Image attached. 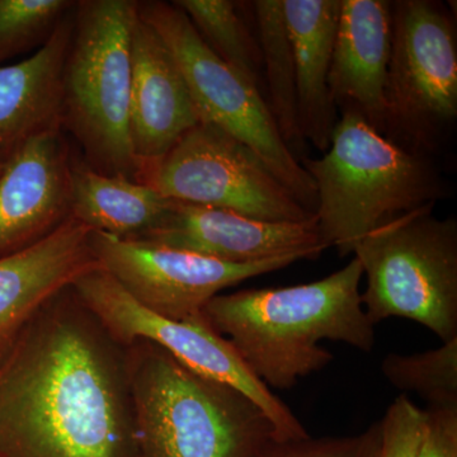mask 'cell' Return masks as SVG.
I'll use <instances>...</instances> for the list:
<instances>
[{
	"label": "cell",
	"mask_w": 457,
	"mask_h": 457,
	"mask_svg": "<svg viewBox=\"0 0 457 457\" xmlns=\"http://www.w3.org/2000/svg\"><path fill=\"white\" fill-rule=\"evenodd\" d=\"M0 457H139L125 347L73 286L0 359Z\"/></svg>",
	"instance_id": "cell-1"
},
{
	"label": "cell",
	"mask_w": 457,
	"mask_h": 457,
	"mask_svg": "<svg viewBox=\"0 0 457 457\" xmlns=\"http://www.w3.org/2000/svg\"><path fill=\"white\" fill-rule=\"evenodd\" d=\"M362 278L353 257L312 284L216 295L203 312L255 378L269 389H291L335 359L319 345L323 339L374 350L375 326L361 300Z\"/></svg>",
	"instance_id": "cell-2"
},
{
	"label": "cell",
	"mask_w": 457,
	"mask_h": 457,
	"mask_svg": "<svg viewBox=\"0 0 457 457\" xmlns=\"http://www.w3.org/2000/svg\"><path fill=\"white\" fill-rule=\"evenodd\" d=\"M139 457H263L276 441L239 390L192 371L154 343L125 347Z\"/></svg>",
	"instance_id": "cell-3"
},
{
	"label": "cell",
	"mask_w": 457,
	"mask_h": 457,
	"mask_svg": "<svg viewBox=\"0 0 457 457\" xmlns=\"http://www.w3.org/2000/svg\"><path fill=\"white\" fill-rule=\"evenodd\" d=\"M299 162L317 187L321 242L339 257L381 225L451 196L433 159L396 145L359 114L342 113L324 155Z\"/></svg>",
	"instance_id": "cell-4"
},
{
	"label": "cell",
	"mask_w": 457,
	"mask_h": 457,
	"mask_svg": "<svg viewBox=\"0 0 457 457\" xmlns=\"http://www.w3.org/2000/svg\"><path fill=\"white\" fill-rule=\"evenodd\" d=\"M137 0L75 2L62 71V128L83 147L93 170L137 180L129 132L131 35Z\"/></svg>",
	"instance_id": "cell-5"
},
{
	"label": "cell",
	"mask_w": 457,
	"mask_h": 457,
	"mask_svg": "<svg viewBox=\"0 0 457 457\" xmlns=\"http://www.w3.org/2000/svg\"><path fill=\"white\" fill-rule=\"evenodd\" d=\"M427 204L381 225L354 246L366 278L361 300L374 326L416 321L442 342L457 338V220Z\"/></svg>",
	"instance_id": "cell-6"
},
{
	"label": "cell",
	"mask_w": 457,
	"mask_h": 457,
	"mask_svg": "<svg viewBox=\"0 0 457 457\" xmlns=\"http://www.w3.org/2000/svg\"><path fill=\"white\" fill-rule=\"evenodd\" d=\"M384 137L416 154L435 158L457 121L456 27L435 0L392 2Z\"/></svg>",
	"instance_id": "cell-7"
},
{
	"label": "cell",
	"mask_w": 457,
	"mask_h": 457,
	"mask_svg": "<svg viewBox=\"0 0 457 457\" xmlns=\"http://www.w3.org/2000/svg\"><path fill=\"white\" fill-rule=\"evenodd\" d=\"M137 13L170 50L200 122L212 123L251 147L296 200L315 213L314 180L282 140L260 88L216 56L173 2H139Z\"/></svg>",
	"instance_id": "cell-8"
},
{
	"label": "cell",
	"mask_w": 457,
	"mask_h": 457,
	"mask_svg": "<svg viewBox=\"0 0 457 457\" xmlns=\"http://www.w3.org/2000/svg\"><path fill=\"white\" fill-rule=\"evenodd\" d=\"M137 180L170 200L228 210L255 220L303 222L314 218L257 153L212 123L198 122L167 154L141 165Z\"/></svg>",
	"instance_id": "cell-9"
},
{
	"label": "cell",
	"mask_w": 457,
	"mask_h": 457,
	"mask_svg": "<svg viewBox=\"0 0 457 457\" xmlns=\"http://www.w3.org/2000/svg\"><path fill=\"white\" fill-rule=\"evenodd\" d=\"M73 288L122 347L137 341L154 343L196 374L239 390L264 411L278 442L311 436L291 409L255 378L231 343L210 326L204 312L180 321L156 315L132 299L102 267L78 279Z\"/></svg>",
	"instance_id": "cell-10"
},
{
	"label": "cell",
	"mask_w": 457,
	"mask_h": 457,
	"mask_svg": "<svg viewBox=\"0 0 457 457\" xmlns=\"http://www.w3.org/2000/svg\"><path fill=\"white\" fill-rule=\"evenodd\" d=\"M90 245L102 269L147 311L171 320L203 314L216 295L295 262L312 260L294 253L255 263H227L144 239H120L92 231Z\"/></svg>",
	"instance_id": "cell-11"
},
{
	"label": "cell",
	"mask_w": 457,
	"mask_h": 457,
	"mask_svg": "<svg viewBox=\"0 0 457 457\" xmlns=\"http://www.w3.org/2000/svg\"><path fill=\"white\" fill-rule=\"evenodd\" d=\"M71 162L62 129L11 150L0 174V257L40 242L71 218Z\"/></svg>",
	"instance_id": "cell-12"
},
{
	"label": "cell",
	"mask_w": 457,
	"mask_h": 457,
	"mask_svg": "<svg viewBox=\"0 0 457 457\" xmlns=\"http://www.w3.org/2000/svg\"><path fill=\"white\" fill-rule=\"evenodd\" d=\"M140 239L227 263L246 264L294 253L326 251L317 220H255L228 210L174 201L163 221Z\"/></svg>",
	"instance_id": "cell-13"
},
{
	"label": "cell",
	"mask_w": 457,
	"mask_h": 457,
	"mask_svg": "<svg viewBox=\"0 0 457 457\" xmlns=\"http://www.w3.org/2000/svg\"><path fill=\"white\" fill-rule=\"evenodd\" d=\"M90 234L71 218L40 242L0 257V359L45 303L101 269Z\"/></svg>",
	"instance_id": "cell-14"
},
{
	"label": "cell",
	"mask_w": 457,
	"mask_h": 457,
	"mask_svg": "<svg viewBox=\"0 0 457 457\" xmlns=\"http://www.w3.org/2000/svg\"><path fill=\"white\" fill-rule=\"evenodd\" d=\"M198 122L179 64L158 32L137 13L131 35L129 132L139 170L167 154Z\"/></svg>",
	"instance_id": "cell-15"
},
{
	"label": "cell",
	"mask_w": 457,
	"mask_h": 457,
	"mask_svg": "<svg viewBox=\"0 0 457 457\" xmlns=\"http://www.w3.org/2000/svg\"><path fill=\"white\" fill-rule=\"evenodd\" d=\"M392 45V2L341 0L329 90L342 113L362 117L376 131L386 126L387 65Z\"/></svg>",
	"instance_id": "cell-16"
},
{
	"label": "cell",
	"mask_w": 457,
	"mask_h": 457,
	"mask_svg": "<svg viewBox=\"0 0 457 457\" xmlns=\"http://www.w3.org/2000/svg\"><path fill=\"white\" fill-rule=\"evenodd\" d=\"M74 7L32 56L0 65V149L12 150L42 132L62 129V71Z\"/></svg>",
	"instance_id": "cell-17"
},
{
	"label": "cell",
	"mask_w": 457,
	"mask_h": 457,
	"mask_svg": "<svg viewBox=\"0 0 457 457\" xmlns=\"http://www.w3.org/2000/svg\"><path fill=\"white\" fill-rule=\"evenodd\" d=\"M282 2L293 44L300 131L326 153L338 122L328 80L341 0Z\"/></svg>",
	"instance_id": "cell-18"
},
{
	"label": "cell",
	"mask_w": 457,
	"mask_h": 457,
	"mask_svg": "<svg viewBox=\"0 0 457 457\" xmlns=\"http://www.w3.org/2000/svg\"><path fill=\"white\" fill-rule=\"evenodd\" d=\"M71 218L92 231L140 239L158 227L174 201L122 176H108L84 162H71Z\"/></svg>",
	"instance_id": "cell-19"
},
{
	"label": "cell",
	"mask_w": 457,
	"mask_h": 457,
	"mask_svg": "<svg viewBox=\"0 0 457 457\" xmlns=\"http://www.w3.org/2000/svg\"><path fill=\"white\" fill-rule=\"evenodd\" d=\"M269 104L279 135L290 152H302L305 140L297 119L296 75L293 44L282 0L253 2Z\"/></svg>",
	"instance_id": "cell-20"
},
{
	"label": "cell",
	"mask_w": 457,
	"mask_h": 457,
	"mask_svg": "<svg viewBox=\"0 0 457 457\" xmlns=\"http://www.w3.org/2000/svg\"><path fill=\"white\" fill-rule=\"evenodd\" d=\"M200 37L216 56L260 88L263 60L260 42L230 0H176Z\"/></svg>",
	"instance_id": "cell-21"
},
{
	"label": "cell",
	"mask_w": 457,
	"mask_h": 457,
	"mask_svg": "<svg viewBox=\"0 0 457 457\" xmlns=\"http://www.w3.org/2000/svg\"><path fill=\"white\" fill-rule=\"evenodd\" d=\"M381 372L395 389L413 393L428 407L457 405V338L413 354L389 353Z\"/></svg>",
	"instance_id": "cell-22"
},
{
	"label": "cell",
	"mask_w": 457,
	"mask_h": 457,
	"mask_svg": "<svg viewBox=\"0 0 457 457\" xmlns=\"http://www.w3.org/2000/svg\"><path fill=\"white\" fill-rule=\"evenodd\" d=\"M74 5L71 0H0V62L42 46Z\"/></svg>",
	"instance_id": "cell-23"
},
{
	"label": "cell",
	"mask_w": 457,
	"mask_h": 457,
	"mask_svg": "<svg viewBox=\"0 0 457 457\" xmlns=\"http://www.w3.org/2000/svg\"><path fill=\"white\" fill-rule=\"evenodd\" d=\"M380 446V422L347 437L273 442L263 457H376Z\"/></svg>",
	"instance_id": "cell-24"
},
{
	"label": "cell",
	"mask_w": 457,
	"mask_h": 457,
	"mask_svg": "<svg viewBox=\"0 0 457 457\" xmlns=\"http://www.w3.org/2000/svg\"><path fill=\"white\" fill-rule=\"evenodd\" d=\"M423 426L425 411L402 394L380 420V446L376 457L420 456Z\"/></svg>",
	"instance_id": "cell-25"
},
{
	"label": "cell",
	"mask_w": 457,
	"mask_h": 457,
	"mask_svg": "<svg viewBox=\"0 0 457 457\" xmlns=\"http://www.w3.org/2000/svg\"><path fill=\"white\" fill-rule=\"evenodd\" d=\"M422 444L418 457H457V405L425 409Z\"/></svg>",
	"instance_id": "cell-26"
},
{
	"label": "cell",
	"mask_w": 457,
	"mask_h": 457,
	"mask_svg": "<svg viewBox=\"0 0 457 457\" xmlns=\"http://www.w3.org/2000/svg\"><path fill=\"white\" fill-rule=\"evenodd\" d=\"M9 154H11V150L0 149V174L3 173L8 163Z\"/></svg>",
	"instance_id": "cell-27"
}]
</instances>
